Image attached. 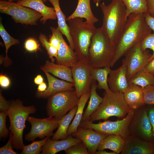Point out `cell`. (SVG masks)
I'll use <instances>...</instances> for the list:
<instances>
[{"label": "cell", "instance_id": "cell-48", "mask_svg": "<svg viewBox=\"0 0 154 154\" xmlns=\"http://www.w3.org/2000/svg\"><path fill=\"white\" fill-rule=\"evenodd\" d=\"M47 87L46 83L44 82L38 85L37 88V91L43 92L45 91L47 89Z\"/></svg>", "mask_w": 154, "mask_h": 154}, {"label": "cell", "instance_id": "cell-43", "mask_svg": "<svg viewBox=\"0 0 154 154\" xmlns=\"http://www.w3.org/2000/svg\"><path fill=\"white\" fill-rule=\"evenodd\" d=\"M11 84V81L9 78L5 74H1L0 75V86L2 88H8Z\"/></svg>", "mask_w": 154, "mask_h": 154}, {"label": "cell", "instance_id": "cell-24", "mask_svg": "<svg viewBox=\"0 0 154 154\" xmlns=\"http://www.w3.org/2000/svg\"><path fill=\"white\" fill-rule=\"evenodd\" d=\"M43 2L48 1L52 4L54 8L58 21V27L62 34L66 37L69 44V45L74 50L73 42L71 36L69 28L66 22V17L62 11L60 7L59 0H42Z\"/></svg>", "mask_w": 154, "mask_h": 154}, {"label": "cell", "instance_id": "cell-2", "mask_svg": "<svg viewBox=\"0 0 154 154\" xmlns=\"http://www.w3.org/2000/svg\"><path fill=\"white\" fill-rule=\"evenodd\" d=\"M100 7L103 16L100 28L111 43L115 45L127 22L125 7L121 0H112L107 5L103 2Z\"/></svg>", "mask_w": 154, "mask_h": 154}, {"label": "cell", "instance_id": "cell-29", "mask_svg": "<svg viewBox=\"0 0 154 154\" xmlns=\"http://www.w3.org/2000/svg\"><path fill=\"white\" fill-rule=\"evenodd\" d=\"M111 70L110 66L92 68L90 70L93 79L98 82L97 88L100 89H103L108 93L112 92L109 88L108 82V76Z\"/></svg>", "mask_w": 154, "mask_h": 154}, {"label": "cell", "instance_id": "cell-46", "mask_svg": "<svg viewBox=\"0 0 154 154\" xmlns=\"http://www.w3.org/2000/svg\"><path fill=\"white\" fill-rule=\"evenodd\" d=\"M147 5V12L154 17V0H146Z\"/></svg>", "mask_w": 154, "mask_h": 154}, {"label": "cell", "instance_id": "cell-36", "mask_svg": "<svg viewBox=\"0 0 154 154\" xmlns=\"http://www.w3.org/2000/svg\"><path fill=\"white\" fill-rule=\"evenodd\" d=\"M67 154H89L87 147L82 141L64 150Z\"/></svg>", "mask_w": 154, "mask_h": 154}, {"label": "cell", "instance_id": "cell-33", "mask_svg": "<svg viewBox=\"0 0 154 154\" xmlns=\"http://www.w3.org/2000/svg\"><path fill=\"white\" fill-rule=\"evenodd\" d=\"M48 137L40 141H33L30 144L24 146L21 154H39L42 151V148Z\"/></svg>", "mask_w": 154, "mask_h": 154}, {"label": "cell", "instance_id": "cell-31", "mask_svg": "<svg viewBox=\"0 0 154 154\" xmlns=\"http://www.w3.org/2000/svg\"><path fill=\"white\" fill-rule=\"evenodd\" d=\"M126 9L127 17L131 14H144L147 12L146 0H121Z\"/></svg>", "mask_w": 154, "mask_h": 154}, {"label": "cell", "instance_id": "cell-3", "mask_svg": "<svg viewBox=\"0 0 154 154\" xmlns=\"http://www.w3.org/2000/svg\"><path fill=\"white\" fill-rule=\"evenodd\" d=\"M34 106H27L22 102L17 99L11 102L10 107L7 112L10 122L9 129L12 134L13 147L17 150H22L25 146L23 133L26 127L25 122L29 115L35 113Z\"/></svg>", "mask_w": 154, "mask_h": 154}, {"label": "cell", "instance_id": "cell-40", "mask_svg": "<svg viewBox=\"0 0 154 154\" xmlns=\"http://www.w3.org/2000/svg\"><path fill=\"white\" fill-rule=\"evenodd\" d=\"M24 47L27 51L30 52H36L39 49V44L34 38H30L27 39L24 43Z\"/></svg>", "mask_w": 154, "mask_h": 154}, {"label": "cell", "instance_id": "cell-39", "mask_svg": "<svg viewBox=\"0 0 154 154\" xmlns=\"http://www.w3.org/2000/svg\"><path fill=\"white\" fill-rule=\"evenodd\" d=\"M12 134L10 132L9 139L6 144L0 148V154H17L13 148L12 141Z\"/></svg>", "mask_w": 154, "mask_h": 154}, {"label": "cell", "instance_id": "cell-12", "mask_svg": "<svg viewBox=\"0 0 154 154\" xmlns=\"http://www.w3.org/2000/svg\"><path fill=\"white\" fill-rule=\"evenodd\" d=\"M71 68L75 91L79 98L83 94L90 91L94 80L91 74L92 68L88 63L78 61Z\"/></svg>", "mask_w": 154, "mask_h": 154}, {"label": "cell", "instance_id": "cell-9", "mask_svg": "<svg viewBox=\"0 0 154 154\" xmlns=\"http://www.w3.org/2000/svg\"><path fill=\"white\" fill-rule=\"evenodd\" d=\"M0 12L10 15L15 22L23 24L36 25L41 14L31 8L11 1H0Z\"/></svg>", "mask_w": 154, "mask_h": 154}, {"label": "cell", "instance_id": "cell-10", "mask_svg": "<svg viewBox=\"0 0 154 154\" xmlns=\"http://www.w3.org/2000/svg\"><path fill=\"white\" fill-rule=\"evenodd\" d=\"M145 104L134 110L128 129L130 135L148 141L154 142L152 126Z\"/></svg>", "mask_w": 154, "mask_h": 154}, {"label": "cell", "instance_id": "cell-21", "mask_svg": "<svg viewBox=\"0 0 154 154\" xmlns=\"http://www.w3.org/2000/svg\"><path fill=\"white\" fill-rule=\"evenodd\" d=\"M123 94L126 102L132 110H135L145 105L143 89L139 86L129 84Z\"/></svg>", "mask_w": 154, "mask_h": 154}, {"label": "cell", "instance_id": "cell-47", "mask_svg": "<svg viewBox=\"0 0 154 154\" xmlns=\"http://www.w3.org/2000/svg\"><path fill=\"white\" fill-rule=\"evenodd\" d=\"M145 68L147 71L154 75V58L149 62Z\"/></svg>", "mask_w": 154, "mask_h": 154}, {"label": "cell", "instance_id": "cell-50", "mask_svg": "<svg viewBox=\"0 0 154 154\" xmlns=\"http://www.w3.org/2000/svg\"><path fill=\"white\" fill-rule=\"evenodd\" d=\"M95 154H116L114 152H108L104 150H98L96 152Z\"/></svg>", "mask_w": 154, "mask_h": 154}, {"label": "cell", "instance_id": "cell-25", "mask_svg": "<svg viewBox=\"0 0 154 154\" xmlns=\"http://www.w3.org/2000/svg\"><path fill=\"white\" fill-rule=\"evenodd\" d=\"M77 109V106L59 120L58 126L56 131L53 134L52 139L58 140L66 138L68 135L67 132L70 122L74 117Z\"/></svg>", "mask_w": 154, "mask_h": 154}, {"label": "cell", "instance_id": "cell-30", "mask_svg": "<svg viewBox=\"0 0 154 154\" xmlns=\"http://www.w3.org/2000/svg\"><path fill=\"white\" fill-rule=\"evenodd\" d=\"M128 82L139 86L143 89L147 86L154 84V75L147 71L144 67L137 72Z\"/></svg>", "mask_w": 154, "mask_h": 154}, {"label": "cell", "instance_id": "cell-32", "mask_svg": "<svg viewBox=\"0 0 154 154\" xmlns=\"http://www.w3.org/2000/svg\"><path fill=\"white\" fill-rule=\"evenodd\" d=\"M0 35L4 41L5 47L6 56L5 64V66H7L11 63L10 60L7 56L9 48L12 46L19 44V41L18 40L14 38L9 34L5 29L1 22H0Z\"/></svg>", "mask_w": 154, "mask_h": 154}, {"label": "cell", "instance_id": "cell-14", "mask_svg": "<svg viewBox=\"0 0 154 154\" xmlns=\"http://www.w3.org/2000/svg\"><path fill=\"white\" fill-rule=\"evenodd\" d=\"M50 29L52 34L55 35L60 41L59 48L55 59L56 63L72 67L78 61L74 49L67 44L62 36V34L57 28L50 27Z\"/></svg>", "mask_w": 154, "mask_h": 154}, {"label": "cell", "instance_id": "cell-8", "mask_svg": "<svg viewBox=\"0 0 154 154\" xmlns=\"http://www.w3.org/2000/svg\"><path fill=\"white\" fill-rule=\"evenodd\" d=\"M134 113L131 110L126 116L120 120L115 121L106 120L94 123L89 120L81 121L79 126L85 128L92 129L99 133L107 135H118L124 140L130 134L128 127Z\"/></svg>", "mask_w": 154, "mask_h": 154}, {"label": "cell", "instance_id": "cell-7", "mask_svg": "<svg viewBox=\"0 0 154 154\" xmlns=\"http://www.w3.org/2000/svg\"><path fill=\"white\" fill-rule=\"evenodd\" d=\"M46 107L48 117L60 119L77 106L79 98L74 90H66L55 93L48 98Z\"/></svg>", "mask_w": 154, "mask_h": 154}, {"label": "cell", "instance_id": "cell-28", "mask_svg": "<svg viewBox=\"0 0 154 154\" xmlns=\"http://www.w3.org/2000/svg\"><path fill=\"white\" fill-rule=\"evenodd\" d=\"M90 91L85 93L79 98L77 109L74 117L68 129L67 133L68 136L72 135L77 131L81 121L84 108L90 97Z\"/></svg>", "mask_w": 154, "mask_h": 154}, {"label": "cell", "instance_id": "cell-1", "mask_svg": "<svg viewBox=\"0 0 154 154\" xmlns=\"http://www.w3.org/2000/svg\"><path fill=\"white\" fill-rule=\"evenodd\" d=\"M143 14H131L128 17L124 29L115 45V50L110 67L133 47L151 33Z\"/></svg>", "mask_w": 154, "mask_h": 154}, {"label": "cell", "instance_id": "cell-37", "mask_svg": "<svg viewBox=\"0 0 154 154\" xmlns=\"http://www.w3.org/2000/svg\"><path fill=\"white\" fill-rule=\"evenodd\" d=\"M142 89L145 104L154 105V84L147 86Z\"/></svg>", "mask_w": 154, "mask_h": 154}, {"label": "cell", "instance_id": "cell-22", "mask_svg": "<svg viewBox=\"0 0 154 154\" xmlns=\"http://www.w3.org/2000/svg\"><path fill=\"white\" fill-rule=\"evenodd\" d=\"M90 0H78L76 7L73 13L66 19L69 21L75 18H84L88 24L94 25L98 19L93 14L91 7Z\"/></svg>", "mask_w": 154, "mask_h": 154}, {"label": "cell", "instance_id": "cell-27", "mask_svg": "<svg viewBox=\"0 0 154 154\" xmlns=\"http://www.w3.org/2000/svg\"><path fill=\"white\" fill-rule=\"evenodd\" d=\"M97 88V84L96 81L93 80L91 85L89 101L86 109L83 114L81 121L88 120L90 116L97 110L102 102L103 98L97 93L96 91Z\"/></svg>", "mask_w": 154, "mask_h": 154}, {"label": "cell", "instance_id": "cell-16", "mask_svg": "<svg viewBox=\"0 0 154 154\" xmlns=\"http://www.w3.org/2000/svg\"><path fill=\"white\" fill-rule=\"evenodd\" d=\"M121 154H154V142L148 141L129 134L125 140Z\"/></svg>", "mask_w": 154, "mask_h": 154}, {"label": "cell", "instance_id": "cell-51", "mask_svg": "<svg viewBox=\"0 0 154 154\" xmlns=\"http://www.w3.org/2000/svg\"><path fill=\"white\" fill-rule=\"evenodd\" d=\"M94 0V3L95 4L96 6L97 7H98L99 5L100 0Z\"/></svg>", "mask_w": 154, "mask_h": 154}, {"label": "cell", "instance_id": "cell-11", "mask_svg": "<svg viewBox=\"0 0 154 154\" xmlns=\"http://www.w3.org/2000/svg\"><path fill=\"white\" fill-rule=\"evenodd\" d=\"M59 120L54 117L41 119L29 116L27 120L31 124V128L25 135V139L33 141L37 138L43 139L53 135L54 130L58 126Z\"/></svg>", "mask_w": 154, "mask_h": 154}, {"label": "cell", "instance_id": "cell-49", "mask_svg": "<svg viewBox=\"0 0 154 154\" xmlns=\"http://www.w3.org/2000/svg\"><path fill=\"white\" fill-rule=\"evenodd\" d=\"M43 82V78L40 74L37 75L34 78V82L37 85H39Z\"/></svg>", "mask_w": 154, "mask_h": 154}, {"label": "cell", "instance_id": "cell-23", "mask_svg": "<svg viewBox=\"0 0 154 154\" xmlns=\"http://www.w3.org/2000/svg\"><path fill=\"white\" fill-rule=\"evenodd\" d=\"M42 71L45 70L50 74L68 82L74 83L71 67L55 64L48 60L46 61L43 66L40 67Z\"/></svg>", "mask_w": 154, "mask_h": 154}, {"label": "cell", "instance_id": "cell-41", "mask_svg": "<svg viewBox=\"0 0 154 154\" xmlns=\"http://www.w3.org/2000/svg\"><path fill=\"white\" fill-rule=\"evenodd\" d=\"M147 109L148 116L152 126L154 140V105H147Z\"/></svg>", "mask_w": 154, "mask_h": 154}, {"label": "cell", "instance_id": "cell-17", "mask_svg": "<svg viewBox=\"0 0 154 154\" xmlns=\"http://www.w3.org/2000/svg\"><path fill=\"white\" fill-rule=\"evenodd\" d=\"M127 72V65L124 59L121 66L116 69L111 70L108 76V84L112 92L123 93L126 91L129 85Z\"/></svg>", "mask_w": 154, "mask_h": 154}, {"label": "cell", "instance_id": "cell-4", "mask_svg": "<svg viewBox=\"0 0 154 154\" xmlns=\"http://www.w3.org/2000/svg\"><path fill=\"white\" fill-rule=\"evenodd\" d=\"M68 21L70 33L78 61L88 63L92 38L96 28L94 25L84 21L82 18H75Z\"/></svg>", "mask_w": 154, "mask_h": 154}, {"label": "cell", "instance_id": "cell-5", "mask_svg": "<svg viewBox=\"0 0 154 154\" xmlns=\"http://www.w3.org/2000/svg\"><path fill=\"white\" fill-rule=\"evenodd\" d=\"M115 50V45L111 43L100 28H96L89 48L88 64L92 68L110 67Z\"/></svg>", "mask_w": 154, "mask_h": 154}, {"label": "cell", "instance_id": "cell-18", "mask_svg": "<svg viewBox=\"0 0 154 154\" xmlns=\"http://www.w3.org/2000/svg\"><path fill=\"white\" fill-rule=\"evenodd\" d=\"M45 74L48 83L46 90L44 92L37 91L35 96L38 98H46L52 94L61 91L66 90H74L73 83L59 80L51 75L45 70L42 71Z\"/></svg>", "mask_w": 154, "mask_h": 154}, {"label": "cell", "instance_id": "cell-45", "mask_svg": "<svg viewBox=\"0 0 154 154\" xmlns=\"http://www.w3.org/2000/svg\"><path fill=\"white\" fill-rule=\"evenodd\" d=\"M49 42L57 50L59 48L60 41L59 39L54 34H52L50 38Z\"/></svg>", "mask_w": 154, "mask_h": 154}, {"label": "cell", "instance_id": "cell-19", "mask_svg": "<svg viewBox=\"0 0 154 154\" xmlns=\"http://www.w3.org/2000/svg\"><path fill=\"white\" fill-rule=\"evenodd\" d=\"M72 136L68 135L66 138L59 141L51 139L48 137L42 147L41 154H56L82 141L79 139Z\"/></svg>", "mask_w": 154, "mask_h": 154}, {"label": "cell", "instance_id": "cell-13", "mask_svg": "<svg viewBox=\"0 0 154 154\" xmlns=\"http://www.w3.org/2000/svg\"><path fill=\"white\" fill-rule=\"evenodd\" d=\"M127 65V78L130 80L138 71L145 67L152 56L148 50H142L140 42L133 47L125 55Z\"/></svg>", "mask_w": 154, "mask_h": 154}, {"label": "cell", "instance_id": "cell-20", "mask_svg": "<svg viewBox=\"0 0 154 154\" xmlns=\"http://www.w3.org/2000/svg\"><path fill=\"white\" fill-rule=\"evenodd\" d=\"M43 3L42 0H21L17 3L40 13L42 16L40 19V22L44 23L48 19H56L57 17L54 8L46 6Z\"/></svg>", "mask_w": 154, "mask_h": 154}, {"label": "cell", "instance_id": "cell-42", "mask_svg": "<svg viewBox=\"0 0 154 154\" xmlns=\"http://www.w3.org/2000/svg\"><path fill=\"white\" fill-rule=\"evenodd\" d=\"M11 102L7 101L2 96L1 92L0 93V112H7L9 108Z\"/></svg>", "mask_w": 154, "mask_h": 154}, {"label": "cell", "instance_id": "cell-52", "mask_svg": "<svg viewBox=\"0 0 154 154\" xmlns=\"http://www.w3.org/2000/svg\"><path fill=\"white\" fill-rule=\"evenodd\" d=\"M8 0L9 1H14V0Z\"/></svg>", "mask_w": 154, "mask_h": 154}, {"label": "cell", "instance_id": "cell-26", "mask_svg": "<svg viewBox=\"0 0 154 154\" xmlns=\"http://www.w3.org/2000/svg\"><path fill=\"white\" fill-rule=\"evenodd\" d=\"M125 140L121 137L114 134L109 135L103 139L97 150L108 149L118 154L122 152Z\"/></svg>", "mask_w": 154, "mask_h": 154}, {"label": "cell", "instance_id": "cell-35", "mask_svg": "<svg viewBox=\"0 0 154 154\" xmlns=\"http://www.w3.org/2000/svg\"><path fill=\"white\" fill-rule=\"evenodd\" d=\"M141 50H145L150 49L153 51L152 56L149 59V62L154 58V32L151 33L146 37L140 42Z\"/></svg>", "mask_w": 154, "mask_h": 154}, {"label": "cell", "instance_id": "cell-15", "mask_svg": "<svg viewBox=\"0 0 154 154\" xmlns=\"http://www.w3.org/2000/svg\"><path fill=\"white\" fill-rule=\"evenodd\" d=\"M72 135L80 139L85 144L89 154H94L103 139L108 135L98 132L92 129L79 126Z\"/></svg>", "mask_w": 154, "mask_h": 154}, {"label": "cell", "instance_id": "cell-44", "mask_svg": "<svg viewBox=\"0 0 154 154\" xmlns=\"http://www.w3.org/2000/svg\"><path fill=\"white\" fill-rule=\"evenodd\" d=\"M143 15L146 23L154 32V17H152L147 12L144 13Z\"/></svg>", "mask_w": 154, "mask_h": 154}, {"label": "cell", "instance_id": "cell-6", "mask_svg": "<svg viewBox=\"0 0 154 154\" xmlns=\"http://www.w3.org/2000/svg\"><path fill=\"white\" fill-rule=\"evenodd\" d=\"M131 110L124 98L123 93H108L105 92L102 103L88 120L93 122L100 120H106L112 116L122 119Z\"/></svg>", "mask_w": 154, "mask_h": 154}, {"label": "cell", "instance_id": "cell-34", "mask_svg": "<svg viewBox=\"0 0 154 154\" xmlns=\"http://www.w3.org/2000/svg\"><path fill=\"white\" fill-rule=\"evenodd\" d=\"M39 39L43 46L46 50L51 61L54 62L57 55L58 50L54 47L48 41L46 37L40 33Z\"/></svg>", "mask_w": 154, "mask_h": 154}, {"label": "cell", "instance_id": "cell-38", "mask_svg": "<svg viewBox=\"0 0 154 154\" xmlns=\"http://www.w3.org/2000/svg\"><path fill=\"white\" fill-rule=\"evenodd\" d=\"M7 114V112L0 113V139L7 138L9 133L6 125V119Z\"/></svg>", "mask_w": 154, "mask_h": 154}]
</instances>
